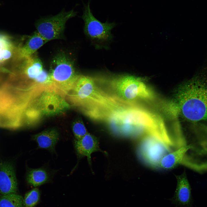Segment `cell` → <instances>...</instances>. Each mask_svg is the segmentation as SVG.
<instances>
[{
	"mask_svg": "<svg viewBox=\"0 0 207 207\" xmlns=\"http://www.w3.org/2000/svg\"><path fill=\"white\" fill-rule=\"evenodd\" d=\"M70 105L93 119L107 121L128 102L109 94L90 77L79 75L66 95Z\"/></svg>",
	"mask_w": 207,
	"mask_h": 207,
	"instance_id": "obj_1",
	"label": "cell"
},
{
	"mask_svg": "<svg viewBox=\"0 0 207 207\" xmlns=\"http://www.w3.org/2000/svg\"><path fill=\"white\" fill-rule=\"evenodd\" d=\"M189 120H207V64H203L195 75L182 84L172 105Z\"/></svg>",
	"mask_w": 207,
	"mask_h": 207,
	"instance_id": "obj_2",
	"label": "cell"
},
{
	"mask_svg": "<svg viewBox=\"0 0 207 207\" xmlns=\"http://www.w3.org/2000/svg\"><path fill=\"white\" fill-rule=\"evenodd\" d=\"M70 105L65 94L53 85L38 87L27 98L24 111L25 124H36L44 117L64 112Z\"/></svg>",
	"mask_w": 207,
	"mask_h": 207,
	"instance_id": "obj_3",
	"label": "cell"
},
{
	"mask_svg": "<svg viewBox=\"0 0 207 207\" xmlns=\"http://www.w3.org/2000/svg\"><path fill=\"white\" fill-rule=\"evenodd\" d=\"M161 118L134 101L114 113L107 122L127 132L142 137L159 129Z\"/></svg>",
	"mask_w": 207,
	"mask_h": 207,
	"instance_id": "obj_4",
	"label": "cell"
},
{
	"mask_svg": "<svg viewBox=\"0 0 207 207\" xmlns=\"http://www.w3.org/2000/svg\"><path fill=\"white\" fill-rule=\"evenodd\" d=\"M15 59L17 64L12 77L20 88L29 91L40 86L53 84L49 73L44 69L36 54Z\"/></svg>",
	"mask_w": 207,
	"mask_h": 207,
	"instance_id": "obj_5",
	"label": "cell"
},
{
	"mask_svg": "<svg viewBox=\"0 0 207 207\" xmlns=\"http://www.w3.org/2000/svg\"><path fill=\"white\" fill-rule=\"evenodd\" d=\"M111 85L115 95L125 101H134L137 99L151 100L154 97L153 92L143 79L135 76H118L112 80Z\"/></svg>",
	"mask_w": 207,
	"mask_h": 207,
	"instance_id": "obj_6",
	"label": "cell"
},
{
	"mask_svg": "<svg viewBox=\"0 0 207 207\" xmlns=\"http://www.w3.org/2000/svg\"><path fill=\"white\" fill-rule=\"evenodd\" d=\"M49 73L52 83L66 95L79 75L73 61L63 51L53 58Z\"/></svg>",
	"mask_w": 207,
	"mask_h": 207,
	"instance_id": "obj_7",
	"label": "cell"
},
{
	"mask_svg": "<svg viewBox=\"0 0 207 207\" xmlns=\"http://www.w3.org/2000/svg\"><path fill=\"white\" fill-rule=\"evenodd\" d=\"M90 2V0H89L84 5L81 18L84 23V32L97 48H102L106 46L112 40L113 36L111 31L116 24L107 21L102 23L97 19L91 10Z\"/></svg>",
	"mask_w": 207,
	"mask_h": 207,
	"instance_id": "obj_8",
	"label": "cell"
},
{
	"mask_svg": "<svg viewBox=\"0 0 207 207\" xmlns=\"http://www.w3.org/2000/svg\"><path fill=\"white\" fill-rule=\"evenodd\" d=\"M76 14L73 9L68 12L63 10L54 16L41 19L35 24L36 31L47 42L62 39L66 22Z\"/></svg>",
	"mask_w": 207,
	"mask_h": 207,
	"instance_id": "obj_9",
	"label": "cell"
},
{
	"mask_svg": "<svg viewBox=\"0 0 207 207\" xmlns=\"http://www.w3.org/2000/svg\"><path fill=\"white\" fill-rule=\"evenodd\" d=\"M172 151L163 143L152 135L142 137L138 149L141 159L152 167L158 168L162 159Z\"/></svg>",
	"mask_w": 207,
	"mask_h": 207,
	"instance_id": "obj_10",
	"label": "cell"
},
{
	"mask_svg": "<svg viewBox=\"0 0 207 207\" xmlns=\"http://www.w3.org/2000/svg\"><path fill=\"white\" fill-rule=\"evenodd\" d=\"M18 185L13 164L9 162H0V194L17 193Z\"/></svg>",
	"mask_w": 207,
	"mask_h": 207,
	"instance_id": "obj_11",
	"label": "cell"
},
{
	"mask_svg": "<svg viewBox=\"0 0 207 207\" xmlns=\"http://www.w3.org/2000/svg\"><path fill=\"white\" fill-rule=\"evenodd\" d=\"M176 188L173 197L170 199L172 204L179 207H191V188L185 172L176 176Z\"/></svg>",
	"mask_w": 207,
	"mask_h": 207,
	"instance_id": "obj_12",
	"label": "cell"
},
{
	"mask_svg": "<svg viewBox=\"0 0 207 207\" xmlns=\"http://www.w3.org/2000/svg\"><path fill=\"white\" fill-rule=\"evenodd\" d=\"M193 155L192 146L190 144L182 147L168 153L161 160L158 168L169 170L181 163L185 156L191 157Z\"/></svg>",
	"mask_w": 207,
	"mask_h": 207,
	"instance_id": "obj_13",
	"label": "cell"
},
{
	"mask_svg": "<svg viewBox=\"0 0 207 207\" xmlns=\"http://www.w3.org/2000/svg\"><path fill=\"white\" fill-rule=\"evenodd\" d=\"M74 146L78 157L80 158L86 156L88 161L91 166V154L95 152L101 151L98 139L88 133L79 140L74 141Z\"/></svg>",
	"mask_w": 207,
	"mask_h": 207,
	"instance_id": "obj_14",
	"label": "cell"
},
{
	"mask_svg": "<svg viewBox=\"0 0 207 207\" xmlns=\"http://www.w3.org/2000/svg\"><path fill=\"white\" fill-rule=\"evenodd\" d=\"M47 42L37 31L28 37L23 44L17 48L15 56L23 57L30 56Z\"/></svg>",
	"mask_w": 207,
	"mask_h": 207,
	"instance_id": "obj_15",
	"label": "cell"
},
{
	"mask_svg": "<svg viewBox=\"0 0 207 207\" xmlns=\"http://www.w3.org/2000/svg\"><path fill=\"white\" fill-rule=\"evenodd\" d=\"M59 137L60 133L57 129L51 128L33 135L31 138L37 142L39 147L54 153L55 152V145Z\"/></svg>",
	"mask_w": 207,
	"mask_h": 207,
	"instance_id": "obj_16",
	"label": "cell"
},
{
	"mask_svg": "<svg viewBox=\"0 0 207 207\" xmlns=\"http://www.w3.org/2000/svg\"><path fill=\"white\" fill-rule=\"evenodd\" d=\"M26 177L28 184L36 187L49 181L51 176L50 172L45 168H28Z\"/></svg>",
	"mask_w": 207,
	"mask_h": 207,
	"instance_id": "obj_17",
	"label": "cell"
},
{
	"mask_svg": "<svg viewBox=\"0 0 207 207\" xmlns=\"http://www.w3.org/2000/svg\"><path fill=\"white\" fill-rule=\"evenodd\" d=\"M16 49L9 38L0 34V63L8 60L16 54Z\"/></svg>",
	"mask_w": 207,
	"mask_h": 207,
	"instance_id": "obj_18",
	"label": "cell"
},
{
	"mask_svg": "<svg viewBox=\"0 0 207 207\" xmlns=\"http://www.w3.org/2000/svg\"><path fill=\"white\" fill-rule=\"evenodd\" d=\"M0 207H24V198L17 193L0 194Z\"/></svg>",
	"mask_w": 207,
	"mask_h": 207,
	"instance_id": "obj_19",
	"label": "cell"
},
{
	"mask_svg": "<svg viewBox=\"0 0 207 207\" xmlns=\"http://www.w3.org/2000/svg\"><path fill=\"white\" fill-rule=\"evenodd\" d=\"M40 193L38 189L34 188L26 193L24 198V207H34L38 203Z\"/></svg>",
	"mask_w": 207,
	"mask_h": 207,
	"instance_id": "obj_20",
	"label": "cell"
},
{
	"mask_svg": "<svg viewBox=\"0 0 207 207\" xmlns=\"http://www.w3.org/2000/svg\"><path fill=\"white\" fill-rule=\"evenodd\" d=\"M72 130L76 140L82 138L88 133L81 119L77 118L72 125Z\"/></svg>",
	"mask_w": 207,
	"mask_h": 207,
	"instance_id": "obj_21",
	"label": "cell"
}]
</instances>
